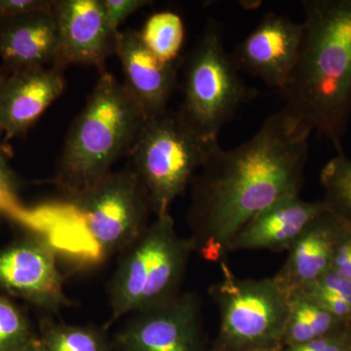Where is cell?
I'll return each instance as SVG.
<instances>
[{"mask_svg":"<svg viewBox=\"0 0 351 351\" xmlns=\"http://www.w3.org/2000/svg\"><path fill=\"white\" fill-rule=\"evenodd\" d=\"M311 134L279 110L234 149L217 145L191 181L189 237L211 263L226 262L233 237L269 205L300 195Z\"/></svg>","mask_w":351,"mask_h":351,"instance_id":"1","label":"cell"},{"mask_svg":"<svg viewBox=\"0 0 351 351\" xmlns=\"http://www.w3.org/2000/svg\"><path fill=\"white\" fill-rule=\"evenodd\" d=\"M299 59L280 90L295 127L326 138L338 154L351 119V0H304Z\"/></svg>","mask_w":351,"mask_h":351,"instance_id":"2","label":"cell"},{"mask_svg":"<svg viewBox=\"0 0 351 351\" xmlns=\"http://www.w3.org/2000/svg\"><path fill=\"white\" fill-rule=\"evenodd\" d=\"M145 120L123 83L101 71L66 135L55 176L57 186L75 195L112 172L121 157L130 154Z\"/></svg>","mask_w":351,"mask_h":351,"instance_id":"3","label":"cell"},{"mask_svg":"<svg viewBox=\"0 0 351 351\" xmlns=\"http://www.w3.org/2000/svg\"><path fill=\"white\" fill-rule=\"evenodd\" d=\"M170 213L156 216L135 241L122 251L110 285L112 320L156 306L181 293L193 253Z\"/></svg>","mask_w":351,"mask_h":351,"instance_id":"4","label":"cell"},{"mask_svg":"<svg viewBox=\"0 0 351 351\" xmlns=\"http://www.w3.org/2000/svg\"><path fill=\"white\" fill-rule=\"evenodd\" d=\"M219 145L193 128L179 112L145 120L130 152L132 170L149 195L152 213H169L171 204L186 191Z\"/></svg>","mask_w":351,"mask_h":351,"instance_id":"5","label":"cell"},{"mask_svg":"<svg viewBox=\"0 0 351 351\" xmlns=\"http://www.w3.org/2000/svg\"><path fill=\"white\" fill-rule=\"evenodd\" d=\"M223 36L221 25L210 20L184 64L178 112L208 141H218L223 127L258 94L240 77Z\"/></svg>","mask_w":351,"mask_h":351,"instance_id":"6","label":"cell"},{"mask_svg":"<svg viewBox=\"0 0 351 351\" xmlns=\"http://www.w3.org/2000/svg\"><path fill=\"white\" fill-rule=\"evenodd\" d=\"M223 278L209 288L219 313V329L212 351L281 348L289 314V295L274 277L244 279L228 263Z\"/></svg>","mask_w":351,"mask_h":351,"instance_id":"7","label":"cell"},{"mask_svg":"<svg viewBox=\"0 0 351 351\" xmlns=\"http://www.w3.org/2000/svg\"><path fill=\"white\" fill-rule=\"evenodd\" d=\"M69 196L86 237L89 265L125 250L149 225L151 201L132 168L108 173Z\"/></svg>","mask_w":351,"mask_h":351,"instance_id":"8","label":"cell"},{"mask_svg":"<svg viewBox=\"0 0 351 351\" xmlns=\"http://www.w3.org/2000/svg\"><path fill=\"white\" fill-rule=\"evenodd\" d=\"M114 346L119 351H206L199 298L181 292L132 314Z\"/></svg>","mask_w":351,"mask_h":351,"instance_id":"9","label":"cell"},{"mask_svg":"<svg viewBox=\"0 0 351 351\" xmlns=\"http://www.w3.org/2000/svg\"><path fill=\"white\" fill-rule=\"evenodd\" d=\"M58 256L44 234L29 235L0 249V293L54 313L71 306Z\"/></svg>","mask_w":351,"mask_h":351,"instance_id":"10","label":"cell"},{"mask_svg":"<svg viewBox=\"0 0 351 351\" xmlns=\"http://www.w3.org/2000/svg\"><path fill=\"white\" fill-rule=\"evenodd\" d=\"M302 40V23L270 12L230 55L240 73L260 78L280 91L294 71Z\"/></svg>","mask_w":351,"mask_h":351,"instance_id":"11","label":"cell"},{"mask_svg":"<svg viewBox=\"0 0 351 351\" xmlns=\"http://www.w3.org/2000/svg\"><path fill=\"white\" fill-rule=\"evenodd\" d=\"M59 32L58 69L69 64L101 69L115 55L120 31L113 29L101 0H55Z\"/></svg>","mask_w":351,"mask_h":351,"instance_id":"12","label":"cell"},{"mask_svg":"<svg viewBox=\"0 0 351 351\" xmlns=\"http://www.w3.org/2000/svg\"><path fill=\"white\" fill-rule=\"evenodd\" d=\"M62 71L39 66L0 73V127L7 140L24 138L63 94Z\"/></svg>","mask_w":351,"mask_h":351,"instance_id":"13","label":"cell"},{"mask_svg":"<svg viewBox=\"0 0 351 351\" xmlns=\"http://www.w3.org/2000/svg\"><path fill=\"white\" fill-rule=\"evenodd\" d=\"M124 86L145 117L167 112L170 99L178 86L177 63H165L147 49L136 31L120 32L117 52Z\"/></svg>","mask_w":351,"mask_h":351,"instance_id":"14","label":"cell"},{"mask_svg":"<svg viewBox=\"0 0 351 351\" xmlns=\"http://www.w3.org/2000/svg\"><path fill=\"white\" fill-rule=\"evenodd\" d=\"M326 210L323 199L306 201L300 195L281 198L256 215L235 234L228 246V253L288 251L307 226Z\"/></svg>","mask_w":351,"mask_h":351,"instance_id":"15","label":"cell"},{"mask_svg":"<svg viewBox=\"0 0 351 351\" xmlns=\"http://www.w3.org/2000/svg\"><path fill=\"white\" fill-rule=\"evenodd\" d=\"M0 60L4 73L39 66L58 69L59 32L53 11L0 19Z\"/></svg>","mask_w":351,"mask_h":351,"instance_id":"16","label":"cell"},{"mask_svg":"<svg viewBox=\"0 0 351 351\" xmlns=\"http://www.w3.org/2000/svg\"><path fill=\"white\" fill-rule=\"evenodd\" d=\"M343 221L329 209L313 219L288 250L274 280L288 295L301 291L332 269Z\"/></svg>","mask_w":351,"mask_h":351,"instance_id":"17","label":"cell"},{"mask_svg":"<svg viewBox=\"0 0 351 351\" xmlns=\"http://www.w3.org/2000/svg\"><path fill=\"white\" fill-rule=\"evenodd\" d=\"M351 326L337 319L302 291L289 295L287 325L281 348L302 345Z\"/></svg>","mask_w":351,"mask_h":351,"instance_id":"18","label":"cell"},{"mask_svg":"<svg viewBox=\"0 0 351 351\" xmlns=\"http://www.w3.org/2000/svg\"><path fill=\"white\" fill-rule=\"evenodd\" d=\"M38 337L43 351H110L105 332L92 326L45 319Z\"/></svg>","mask_w":351,"mask_h":351,"instance_id":"19","label":"cell"},{"mask_svg":"<svg viewBox=\"0 0 351 351\" xmlns=\"http://www.w3.org/2000/svg\"><path fill=\"white\" fill-rule=\"evenodd\" d=\"M140 36L154 56L165 63H177L184 46L186 29L177 13L160 11L147 20Z\"/></svg>","mask_w":351,"mask_h":351,"instance_id":"20","label":"cell"},{"mask_svg":"<svg viewBox=\"0 0 351 351\" xmlns=\"http://www.w3.org/2000/svg\"><path fill=\"white\" fill-rule=\"evenodd\" d=\"M328 209L351 226V158L339 154L323 167L320 174Z\"/></svg>","mask_w":351,"mask_h":351,"instance_id":"21","label":"cell"},{"mask_svg":"<svg viewBox=\"0 0 351 351\" xmlns=\"http://www.w3.org/2000/svg\"><path fill=\"white\" fill-rule=\"evenodd\" d=\"M301 291L337 319L351 325L350 280L331 269Z\"/></svg>","mask_w":351,"mask_h":351,"instance_id":"22","label":"cell"},{"mask_svg":"<svg viewBox=\"0 0 351 351\" xmlns=\"http://www.w3.org/2000/svg\"><path fill=\"white\" fill-rule=\"evenodd\" d=\"M36 337L27 315L0 295V351H21Z\"/></svg>","mask_w":351,"mask_h":351,"instance_id":"23","label":"cell"},{"mask_svg":"<svg viewBox=\"0 0 351 351\" xmlns=\"http://www.w3.org/2000/svg\"><path fill=\"white\" fill-rule=\"evenodd\" d=\"M0 216L19 221L29 219V215L25 214L18 195L15 173L11 169L9 162L3 161H0Z\"/></svg>","mask_w":351,"mask_h":351,"instance_id":"24","label":"cell"},{"mask_svg":"<svg viewBox=\"0 0 351 351\" xmlns=\"http://www.w3.org/2000/svg\"><path fill=\"white\" fill-rule=\"evenodd\" d=\"M281 351H351V326L341 328L326 336Z\"/></svg>","mask_w":351,"mask_h":351,"instance_id":"25","label":"cell"},{"mask_svg":"<svg viewBox=\"0 0 351 351\" xmlns=\"http://www.w3.org/2000/svg\"><path fill=\"white\" fill-rule=\"evenodd\" d=\"M104 11L113 29L119 31V25L143 7L149 5V0H101Z\"/></svg>","mask_w":351,"mask_h":351,"instance_id":"26","label":"cell"},{"mask_svg":"<svg viewBox=\"0 0 351 351\" xmlns=\"http://www.w3.org/2000/svg\"><path fill=\"white\" fill-rule=\"evenodd\" d=\"M343 223L332 256V270L351 282V226Z\"/></svg>","mask_w":351,"mask_h":351,"instance_id":"27","label":"cell"},{"mask_svg":"<svg viewBox=\"0 0 351 351\" xmlns=\"http://www.w3.org/2000/svg\"><path fill=\"white\" fill-rule=\"evenodd\" d=\"M53 0H0V19L36 12H52Z\"/></svg>","mask_w":351,"mask_h":351,"instance_id":"28","label":"cell"},{"mask_svg":"<svg viewBox=\"0 0 351 351\" xmlns=\"http://www.w3.org/2000/svg\"><path fill=\"white\" fill-rule=\"evenodd\" d=\"M4 132L2 130L1 127H0V161L9 162V159L12 156V152H11V149L5 145V140L2 138Z\"/></svg>","mask_w":351,"mask_h":351,"instance_id":"29","label":"cell"},{"mask_svg":"<svg viewBox=\"0 0 351 351\" xmlns=\"http://www.w3.org/2000/svg\"><path fill=\"white\" fill-rule=\"evenodd\" d=\"M21 351H43L40 343H39L38 337H36V338L34 339L29 346H25L24 350Z\"/></svg>","mask_w":351,"mask_h":351,"instance_id":"30","label":"cell"},{"mask_svg":"<svg viewBox=\"0 0 351 351\" xmlns=\"http://www.w3.org/2000/svg\"><path fill=\"white\" fill-rule=\"evenodd\" d=\"M282 348H271V350H249V351H281Z\"/></svg>","mask_w":351,"mask_h":351,"instance_id":"31","label":"cell"}]
</instances>
